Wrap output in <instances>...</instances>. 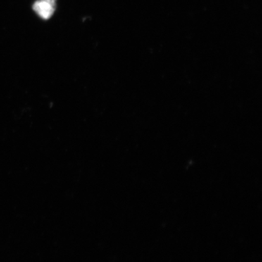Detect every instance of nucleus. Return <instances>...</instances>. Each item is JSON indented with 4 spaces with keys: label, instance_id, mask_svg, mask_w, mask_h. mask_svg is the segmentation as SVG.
Instances as JSON below:
<instances>
[{
    "label": "nucleus",
    "instance_id": "nucleus-1",
    "mask_svg": "<svg viewBox=\"0 0 262 262\" xmlns=\"http://www.w3.org/2000/svg\"><path fill=\"white\" fill-rule=\"evenodd\" d=\"M56 7L55 0H37L33 6L34 11L41 18L48 19L53 14Z\"/></svg>",
    "mask_w": 262,
    "mask_h": 262
}]
</instances>
